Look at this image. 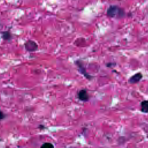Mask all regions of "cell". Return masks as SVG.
<instances>
[{
  "mask_svg": "<svg viewBox=\"0 0 148 148\" xmlns=\"http://www.w3.org/2000/svg\"><path fill=\"white\" fill-rule=\"evenodd\" d=\"M142 77V75L140 73H137L135 75L132 76L129 80V82L131 84L136 83L138 82Z\"/></svg>",
  "mask_w": 148,
  "mask_h": 148,
  "instance_id": "5",
  "label": "cell"
},
{
  "mask_svg": "<svg viewBox=\"0 0 148 148\" xmlns=\"http://www.w3.org/2000/svg\"><path fill=\"white\" fill-rule=\"evenodd\" d=\"M77 97L78 98L82 101H87L89 99V95L88 94L87 92V91L84 90V89H82L80 90L78 93H77Z\"/></svg>",
  "mask_w": 148,
  "mask_h": 148,
  "instance_id": "3",
  "label": "cell"
},
{
  "mask_svg": "<svg viewBox=\"0 0 148 148\" xmlns=\"http://www.w3.org/2000/svg\"><path fill=\"white\" fill-rule=\"evenodd\" d=\"M107 15L110 17L121 18L124 16V12L117 6H110L107 10Z\"/></svg>",
  "mask_w": 148,
  "mask_h": 148,
  "instance_id": "1",
  "label": "cell"
},
{
  "mask_svg": "<svg viewBox=\"0 0 148 148\" xmlns=\"http://www.w3.org/2000/svg\"><path fill=\"white\" fill-rule=\"evenodd\" d=\"M2 38L5 40H9L12 38V34L9 31L2 32Z\"/></svg>",
  "mask_w": 148,
  "mask_h": 148,
  "instance_id": "6",
  "label": "cell"
},
{
  "mask_svg": "<svg viewBox=\"0 0 148 148\" xmlns=\"http://www.w3.org/2000/svg\"><path fill=\"white\" fill-rule=\"evenodd\" d=\"M40 148H54V146H53V145L51 144V143H48V142H47V143H43V144L41 146Z\"/></svg>",
  "mask_w": 148,
  "mask_h": 148,
  "instance_id": "8",
  "label": "cell"
},
{
  "mask_svg": "<svg viewBox=\"0 0 148 148\" xmlns=\"http://www.w3.org/2000/svg\"><path fill=\"white\" fill-rule=\"evenodd\" d=\"M5 117V114L3 113L2 111L0 110V120L3 119Z\"/></svg>",
  "mask_w": 148,
  "mask_h": 148,
  "instance_id": "9",
  "label": "cell"
},
{
  "mask_svg": "<svg viewBox=\"0 0 148 148\" xmlns=\"http://www.w3.org/2000/svg\"><path fill=\"white\" fill-rule=\"evenodd\" d=\"M141 111L144 113H148V101H143L142 102Z\"/></svg>",
  "mask_w": 148,
  "mask_h": 148,
  "instance_id": "7",
  "label": "cell"
},
{
  "mask_svg": "<svg viewBox=\"0 0 148 148\" xmlns=\"http://www.w3.org/2000/svg\"><path fill=\"white\" fill-rule=\"evenodd\" d=\"M76 65H77V67H78V68H79V70L80 72L82 75H83L86 78L90 79V78H91V76H90V75L86 72V71L85 68H84V66H83V64H82L81 61H77L76 62Z\"/></svg>",
  "mask_w": 148,
  "mask_h": 148,
  "instance_id": "4",
  "label": "cell"
},
{
  "mask_svg": "<svg viewBox=\"0 0 148 148\" xmlns=\"http://www.w3.org/2000/svg\"><path fill=\"white\" fill-rule=\"evenodd\" d=\"M24 46L25 50L29 52H34L36 51L38 48L37 43L32 40H27L24 43Z\"/></svg>",
  "mask_w": 148,
  "mask_h": 148,
  "instance_id": "2",
  "label": "cell"
}]
</instances>
